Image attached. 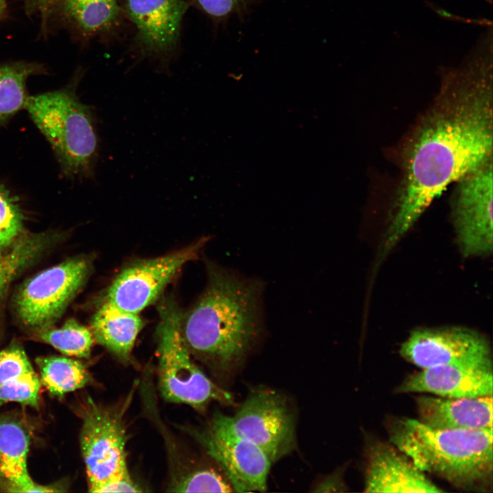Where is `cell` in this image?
I'll return each mask as SVG.
<instances>
[{
  "label": "cell",
  "mask_w": 493,
  "mask_h": 493,
  "mask_svg": "<svg viewBox=\"0 0 493 493\" xmlns=\"http://www.w3.org/2000/svg\"><path fill=\"white\" fill-rule=\"evenodd\" d=\"M207 239L163 256L142 260L123 269L109 286L104 301L138 314L155 302L187 262L197 258Z\"/></svg>",
  "instance_id": "obj_12"
},
{
  "label": "cell",
  "mask_w": 493,
  "mask_h": 493,
  "mask_svg": "<svg viewBox=\"0 0 493 493\" xmlns=\"http://www.w3.org/2000/svg\"><path fill=\"white\" fill-rule=\"evenodd\" d=\"M397 393H429L446 398H474L491 396L492 370L450 365L422 368L407 377Z\"/></svg>",
  "instance_id": "obj_15"
},
{
  "label": "cell",
  "mask_w": 493,
  "mask_h": 493,
  "mask_svg": "<svg viewBox=\"0 0 493 493\" xmlns=\"http://www.w3.org/2000/svg\"><path fill=\"white\" fill-rule=\"evenodd\" d=\"M344 488V485L340 479V475L337 473H333L328 477L323 479L320 483L316 486V489L314 492H328L330 491L331 488Z\"/></svg>",
  "instance_id": "obj_28"
},
{
  "label": "cell",
  "mask_w": 493,
  "mask_h": 493,
  "mask_svg": "<svg viewBox=\"0 0 493 493\" xmlns=\"http://www.w3.org/2000/svg\"><path fill=\"white\" fill-rule=\"evenodd\" d=\"M36 339L65 355L79 358L90 357L95 341L91 330L73 318L67 320L60 327L51 326L36 331Z\"/></svg>",
  "instance_id": "obj_20"
},
{
  "label": "cell",
  "mask_w": 493,
  "mask_h": 493,
  "mask_svg": "<svg viewBox=\"0 0 493 493\" xmlns=\"http://www.w3.org/2000/svg\"><path fill=\"white\" fill-rule=\"evenodd\" d=\"M4 8H5L4 0H0V13L3 10Z\"/></svg>",
  "instance_id": "obj_29"
},
{
  "label": "cell",
  "mask_w": 493,
  "mask_h": 493,
  "mask_svg": "<svg viewBox=\"0 0 493 493\" xmlns=\"http://www.w3.org/2000/svg\"><path fill=\"white\" fill-rule=\"evenodd\" d=\"M205 289L186 313L181 331L188 351L212 368L240 364L264 332L263 294L257 278L207 264Z\"/></svg>",
  "instance_id": "obj_2"
},
{
  "label": "cell",
  "mask_w": 493,
  "mask_h": 493,
  "mask_svg": "<svg viewBox=\"0 0 493 493\" xmlns=\"http://www.w3.org/2000/svg\"><path fill=\"white\" fill-rule=\"evenodd\" d=\"M36 363L41 384L51 394H64L84 388L92 381L86 366L81 361L61 356L39 357Z\"/></svg>",
  "instance_id": "obj_19"
},
{
  "label": "cell",
  "mask_w": 493,
  "mask_h": 493,
  "mask_svg": "<svg viewBox=\"0 0 493 493\" xmlns=\"http://www.w3.org/2000/svg\"><path fill=\"white\" fill-rule=\"evenodd\" d=\"M36 70L24 64L0 66V125L25 108L27 78Z\"/></svg>",
  "instance_id": "obj_22"
},
{
  "label": "cell",
  "mask_w": 493,
  "mask_h": 493,
  "mask_svg": "<svg viewBox=\"0 0 493 493\" xmlns=\"http://www.w3.org/2000/svg\"><path fill=\"white\" fill-rule=\"evenodd\" d=\"M188 5L185 0H124L123 3L125 13L136 27L138 45L153 56L174 51Z\"/></svg>",
  "instance_id": "obj_13"
},
{
  "label": "cell",
  "mask_w": 493,
  "mask_h": 493,
  "mask_svg": "<svg viewBox=\"0 0 493 493\" xmlns=\"http://www.w3.org/2000/svg\"><path fill=\"white\" fill-rule=\"evenodd\" d=\"M157 307L158 379L162 396L198 410L213 401L233 405L232 394L212 381L192 362L181 331L183 312L176 301L163 297Z\"/></svg>",
  "instance_id": "obj_5"
},
{
  "label": "cell",
  "mask_w": 493,
  "mask_h": 493,
  "mask_svg": "<svg viewBox=\"0 0 493 493\" xmlns=\"http://www.w3.org/2000/svg\"><path fill=\"white\" fill-rule=\"evenodd\" d=\"M49 235L37 234L18 239L0 254V298L13 279L49 246Z\"/></svg>",
  "instance_id": "obj_21"
},
{
  "label": "cell",
  "mask_w": 493,
  "mask_h": 493,
  "mask_svg": "<svg viewBox=\"0 0 493 493\" xmlns=\"http://www.w3.org/2000/svg\"><path fill=\"white\" fill-rule=\"evenodd\" d=\"M451 216L456 241L465 257L492 252V158L456 182Z\"/></svg>",
  "instance_id": "obj_8"
},
{
  "label": "cell",
  "mask_w": 493,
  "mask_h": 493,
  "mask_svg": "<svg viewBox=\"0 0 493 493\" xmlns=\"http://www.w3.org/2000/svg\"><path fill=\"white\" fill-rule=\"evenodd\" d=\"M442 73L439 92L405 149L383 253L448 185L492 158V33L484 32L459 65Z\"/></svg>",
  "instance_id": "obj_1"
},
{
  "label": "cell",
  "mask_w": 493,
  "mask_h": 493,
  "mask_svg": "<svg viewBox=\"0 0 493 493\" xmlns=\"http://www.w3.org/2000/svg\"><path fill=\"white\" fill-rule=\"evenodd\" d=\"M365 492H442L412 460L394 445L380 441L366 451Z\"/></svg>",
  "instance_id": "obj_14"
},
{
  "label": "cell",
  "mask_w": 493,
  "mask_h": 493,
  "mask_svg": "<svg viewBox=\"0 0 493 493\" xmlns=\"http://www.w3.org/2000/svg\"><path fill=\"white\" fill-rule=\"evenodd\" d=\"M123 411L90 399L81 411L80 444L91 492H100L106 484L129 475Z\"/></svg>",
  "instance_id": "obj_7"
},
{
  "label": "cell",
  "mask_w": 493,
  "mask_h": 493,
  "mask_svg": "<svg viewBox=\"0 0 493 493\" xmlns=\"http://www.w3.org/2000/svg\"><path fill=\"white\" fill-rule=\"evenodd\" d=\"M37 376L22 347L12 345L0 351V388L18 385Z\"/></svg>",
  "instance_id": "obj_25"
},
{
  "label": "cell",
  "mask_w": 493,
  "mask_h": 493,
  "mask_svg": "<svg viewBox=\"0 0 493 493\" xmlns=\"http://www.w3.org/2000/svg\"><path fill=\"white\" fill-rule=\"evenodd\" d=\"M143 326V320L138 314L123 311L105 301L90 322L94 340L124 362L129 359Z\"/></svg>",
  "instance_id": "obj_18"
},
{
  "label": "cell",
  "mask_w": 493,
  "mask_h": 493,
  "mask_svg": "<svg viewBox=\"0 0 493 493\" xmlns=\"http://www.w3.org/2000/svg\"><path fill=\"white\" fill-rule=\"evenodd\" d=\"M30 435L19 420L0 416V489L7 492H62L59 486L35 483L27 470Z\"/></svg>",
  "instance_id": "obj_17"
},
{
  "label": "cell",
  "mask_w": 493,
  "mask_h": 493,
  "mask_svg": "<svg viewBox=\"0 0 493 493\" xmlns=\"http://www.w3.org/2000/svg\"><path fill=\"white\" fill-rule=\"evenodd\" d=\"M24 226V215L16 199L0 185V251L10 248L19 239Z\"/></svg>",
  "instance_id": "obj_26"
},
{
  "label": "cell",
  "mask_w": 493,
  "mask_h": 493,
  "mask_svg": "<svg viewBox=\"0 0 493 493\" xmlns=\"http://www.w3.org/2000/svg\"><path fill=\"white\" fill-rule=\"evenodd\" d=\"M389 437L422 472L465 490L487 491L492 484V429H437L403 418L391 425Z\"/></svg>",
  "instance_id": "obj_3"
},
{
  "label": "cell",
  "mask_w": 493,
  "mask_h": 493,
  "mask_svg": "<svg viewBox=\"0 0 493 493\" xmlns=\"http://www.w3.org/2000/svg\"><path fill=\"white\" fill-rule=\"evenodd\" d=\"M175 492H231L230 482L216 470L199 468L178 477L170 485Z\"/></svg>",
  "instance_id": "obj_24"
},
{
  "label": "cell",
  "mask_w": 493,
  "mask_h": 493,
  "mask_svg": "<svg viewBox=\"0 0 493 493\" xmlns=\"http://www.w3.org/2000/svg\"><path fill=\"white\" fill-rule=\"evenodd\" d=\"M199 439L223 469L234 492L266 490L272 462L259 446L236 431L230 416L216 414Z\"/></svg>",
  "instance_id": "obj_11"
},
{
  "label": "cell",
  "mask_w": 493,
  "mask_h": 493,
  "mask_svg": "<svg viewBox=\"0 0 493 493\" xmlns=\"http://www.w3.org/2000/svg\"><path fill=\"white\" fill-rule=\"evenodd\" d=\"M236 431L259 446L273 463L295 448V417L284 396L270 389L251 392L235 415Z\"/></svg>",
  "instance_id": "obj_10"
},
{
  "label": "cell",
  "mask_w": 493,
  "mask_h": 493,
  "mask_svg": "<svg viewBox=\"0 0 493 493\" xmlns=\"http://www.w3.org/2000/svg\"><path fill=\"white\" fill-rule=\"evenodd\" d=\"M25 109L51 144L64 174L93 178L99 141L92 108L70 88L29 97Z\"/></svg>",
  "instance_id": "obj_4"
},
{
  "label": "cell",
  "mask_w": 493,
  "mask_h": 493,
  "mask_svg": "<svg viewBox=\"0 0 493 493\" xmlns=\"http://www.w3.org/2000/svg\"><path fill=\"white\" fill-rule=\"evenodd\" d=\"M67 13L84 31H105L116 22L121 9L116 0H66Z\"/></svg>",
  "instance_id": "obj_23"
},
{
  "label": "cell",
  "mask_w": 493,
  "mask_h": 493,
  "mask_svg": "<svg viewBox=\"0 0 493 493\" xmlns=\"http://www.w3.org/2000/svg\"><path fill=\"white\" fill-rule=\"evenodd\" d=\"M215 21L240 16L248 9L249 0H185Z\"/></svg>",
  "instance_id": "obj_27"
},
{
  "label": "cell",
  "mask_w": 493,
  "mask_h": 493,
  "mask_svg": "<svg viewBox=\"0 0 493 493\" xmlns=\"http://www.w3.org/2000/svg\"><path fill=\"white\" fill-rule=\"evenodd\" d=\"M400 355L425 368L450 365L492 370L491 346L481 333L464 327L418 328L403 342Z\"/></svg>",
  "instance_id": "obj_9"
},
{
  "label": "cell",
  "mask_w": 493,
  "mask_h": 493,
  "mask_svg": "<svg viewBox=\"0 0 493 493\" xmlns=\"http://www.w3.org/2000/svg\"><path fill=\"white\" fill-rule=\"evenodd\" d=\"M36 1L44 3V2H49V1H53V0H36Z\"/></svg>",
  "instance_id": "obj_30"
},
{
  "label": "cell",
  "mask_w": 493,
  "mask_h": 493,
  "mask_svg": "<svg viewBox=\"0 0 493 493\" xmlns=\"http://www.w3.org/2000/svg\"><path fill=\"white\" fill-rule=\"evenodd\" d=\"M91 269L89 257H75L25 281L14 299L20 322L36 331L51 327L81 290Z\"/></svg>",
  "instance_id": "obj_6"
},
{
  "label": "cell",
  "mask_w": 493,
  "mask_h": 493,
  "mask_svg": "<svg viewBox=\"0 0 493 493\" xmlns=\"http://www.w3.org/2000/svg\"><path fill=\"white\" fill-rule=\"evenodd\" d=\"M492 395L446 398L422 395L416 399L418 420L437 429H492Z\"/></svg>",
  "instance_id": "obj_16"
}]
</instances>
